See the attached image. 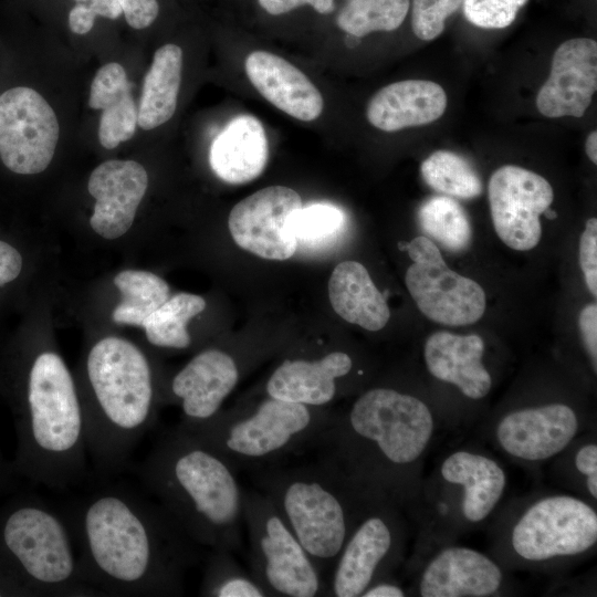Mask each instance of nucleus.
I'll list each match as a JSON object with an SVG mask.
<instances>
[{
	"label": "nucleus",
	"instance_id": "obj_45",
	"mask_svg": "<svg viewBox=\"0 0 597 597\" xmlns=\"http://www.w3.org/2000/svg\"><path fill=\"white\" fill-rule=\"evenodd\" d=\"M22 270V256L11 244L0 241V286L15 280Z\"/></svg>",
	"mask_w": 597,
	"mask_h": 597
},
{
	"label": "nucleus",
	"instance_id": "obj_47",
	"mask_svg": "<svg viewBox=\"0 0 597 597\" xmlns=\"http://www.w3.org/2000/svg\"><path fill=\"white\" fill-rule=\"evenodd\" d=\"M585 150L591 163L597 164V132L593 130L585 142Z\"/></svg>",
	"mask_w": 597,
	"mask_h": 597
},
{
	"label": "nucleus",
	"instance_id": "obj_12",
	"mask_svg": "<svg viewBox=\"0 0 597 597\" xmlns=\"http://www.w3.org/2000/svg\"><path fill=\"white\" fill-rule=\"evenodd\" d=\"M412 264L405 282L421 313L444 325H469L484 314V290L472 279L450 270L428 237H417L404 248Z\"/></svg>",
	"mask_w": 597,
	"mask_h": 597
},
{
	"label": "nucleus",
	"instance_id": "obj_6",
	"mask_svg": "<svg viewBox=\"0 0 597 597\" xmlns=\"http://www.w3.org/2000/svg\"><path fill=\"white\" fill-rule=\"evenodd\" d=\"M23 461L50 489L82 484L88 474L83 408L74 378L53 350L32 360L25 386Z\"/></svg>",
	"mask_w": 597,
	"mask_h": 597
},
{
	"label": "nucleus",
	"instance_id": "obj_44",
	"mask_svg": "<svg viewBox=\"0 0 597 597\" xmlns=\"http://www.w3.org/2000/svg\"><path fill=\"white\" fill-rule=\"evenodd\" d=\"M579 329L585 348L589 355L593 369L597 368V305L590 303L579 313Z\"/></svg>",
	"mask_w": 597,
	"mask_h": 597
},
{
	"label": "nucleus",
	"instance_id": "obj_5",
	"mask_svg": "<svg viewBox=\"0 0 597 597\" xmlns=\"http://www.w3.org/2000/svg\"><path fill=\"white\" fill-rule=\"evenodd\" d=\"M253 480L323 575L368 506L381 499L367 494L322 458L298 467L255 470Z\"/></svg>",
	"mask_w": 597,
	"mask_h": 597
},
{
	"label": "nucleus",
	"instance_id": "obj_17",
	"mask_svg": "<svg viewBox=\"0 0 597 597\" xmlns=\"http://www.w3.org/2000/svg\"><path fill=\"white\" fill-rule=\"evenodd\" d=\"M241 378L239 359L230 352L208 348L195 355L169 381L165 396L182 411V425L212 418Z\"/></svg>",
	"mask_w": 597,
	"mask_h": 597
},
{
	"label": "nucleus",
	"instance_id": "obj_11",
	"mask_svg": "<svg viewBox=\"0 0 597 597\" xmlns=\"http://www.w3.org/2000/svg\"><path fill=\"white\" fill-rule=\"evenodd\" d=\"M405 545L398 505L387 499L374 501L341 549L327 580V596L358 597L374 582L390 576Z\"/></svg>",
	"mask_w": 597,
	"mask_h": 597
},
{
	"label": "nucleus",
	"instance_id": "obj_35",
	"mask_svg": "<svg viewBox=\"0 0 597 597\" xmlns=\"http://www.w3.org/2000/svg\"><path fill=\"white\" fill-rule=\"evenodd\" d=\"M199 594L207 597H266L255 578L227 549H211Z\"/></svg>",
	"mask_w": 597,
	"mask_h": 597
},
{
	"label": "nucleus",
	"instance_id": "obj_48",
	"mask_svg": "<svg viewBox=\"0 0 597 597\" xmlns=\"http://www.w3.org/2000/svg\"><path fill=\"white\" fill-rule=\"evenodd\" d=\"M544 213L549 219H554L556 217V213L554 211L549 210V208L547 210H545Z\"/></svg>",
	"mask_w": 597,
	"mask_h": 597
},
{
	"label": "nucleus",
	"instance_id": "obj_33",
	"mask_svg": "<svg viewBox=\"0 0 597 597\" xmlns=\"http://www.w3.org/2000/svg\"><path fill=\"white\" fill-rule=\"evenodd\" d=\"M421 175L433 190L462 199L481 195L482 181L472 166L450 150H437L421 164Z\"/></svg>",
	"mask_w": 597,
	"mask_h": 597
},
{
	"label": "nucleus",
	"instance_id": "obj_31",
	"mask_svg": "<svg viewBox=\"0 0 597 597\" xmlns=\"http://www.w3.org/2000/svg\"><path fill=\"white\" fill-rule=\"evenodd\" d=\"M205 308V298L196 294L181 292L168 297L142 325L147 341L160 348H188L191 336L187 324Z\"/></svg>",
	"mask_w": 597,
	"mask_h": 597
},
{
	"label": "nucleus",
	"instance_id": "obj_26",
	"mask_svg": "<svg viewBox=\"0 0 597 597\" xmlns=\"http://www.w3.org/2000/svg\"><path fill=\"white\" fill-rule=\"evenodd\" d=\"M269 144L261 122L252 115L231 119L209 151L213 172L223 181L241 185L259 177L268 163Z\"/></svg>",
	"mask_w": 597,
	"mask_h": 597
},
{
	"label": "nucleus",
	"instance_id": "obj_38",
	"mask_svg": "<svg viewBox=\"0 0 597 597\" xmlns=\"http://www.w3.org/2000/svg\"><path fill=\"white\" fill-rule=\"evenodd\" d=\"M527 0H463L467 20L483 29H503L516 18Z\"/></svg>",
	"mask_w": 597,
	"mask_h": 597
},
{
	"label": "nucleus",
	"instance_id": "obj_16",
	"mask_svg": "<svg viewBox=\"0 0 597 597\" xmlns=\"http://www.w3.org/2000/svg\"><path fill=\"white\" fill-rule=\"evenodd\" d=\"M580 427L579 416L572 406L549 402L506 412L496 422L494 437L510 457L541 462L564 451Z\"/></svg>",
	"mask_w": 597,
	"mask_h": 597
},
{
	"label": "nucleus",
	"instance_id": "obj_7",
	"mask_svg": "<svg viewBox=\"0 0 597 597\" xmlns=\"http://www.w3.org/2000/svg\"><path fill=\"white\" fill-rule=\"evenodd\" d=\"M331 418L326 407L264 396L250 406L221 409L203 422L178 425L223 454L237 469L255 471L315 446Z\"/></svg>",
	"mask_w": 597,
	"mask_h": 597
},
{
	"label": "nucleus",
	"instance_id": "obj_32",
	"mask_svg": "<svg viewBox=\"0 0 597 597\" xmlns=\"http://www.w3.org/2000/svg\"><path fill=\"white\" fill-rule=\"evenodd\" d=\"M422 231L452 252L464 251L471 241V224L464 208L447 196L430 197L418 209Z\"/></svg>",
	"mask_w": 597,
	"mask_h": 597
},
{
	"label": "nucleus",
	"instance_id": "obj_9",
	"mask_svg": "<svg viewBox=\"0 0 597 597\" xmlns=\"http://www.w3.org/2000/svg\"><path fill=\"white\" fill-rule=\"evenodd\" d=\"M251 575L272 597L327 596V580L272 502L259 490L243 492Z\"/></svg>",
	"mask_w": 597,
	"mask_h": 597
},
{
	"label": "nucleus",
	"instance_id": "obj_42",
	"mask_svg": "<svg viewBox=\"0 0 597 597\" xmlns=\"http://www.w3.org/2000/svg\"><path fill=\"white\" fill-rule=\"evenodd\" d=\"M127 23L137 30L149 27L157 18V0H118Z\"/></svg>",
	"mask_w": 597,
	"mask_h": 597
},
{
	"label": "nucleus",
	"instance_id": "obj_13",
	"mask_svg": "<svg viewBox=\"0 0 597 597\" xmlns=\"http://www.w3.org/2000/svg\"><path fill=\"white\" fill-rule=\"evenodd\" d=\"M59 133L53 108L33 88L15 86L0 95V158L11 171L33 175L46 169Z\"/></svg>",
	"mask_w": 597,
	"mask_h": 597
},
{
	"label": "nucleus",
	"instance_id": "obj_3",
	"mask_svg": "<svg viewBox=\"0 0 597 597\" xmlns=\"http://www.w3.org/2000/svg\"><path fill=\"white\" fill-rule=\"evenodd\" d=\"M238 469L177 425L163 432L136 468L145 488L197 545L241 546L243 492Z\"/></svg>",
	"mask_w": 597,
	"mask_h": 597
},
{
	"label": "nucleus",
	"instance_id": "obj_37",
	"mask_svg": "<svg viewBox=\"0 0 597 597\" xmlns=\"http://www.w3.org/2000/svg\"><path fill=\"white\" fill-rule=\"evenodd\" d=\"M463 0H412L411 27L420 40L430 41L444 30L446 20L453 14Z\"/></svg>",
	"mask_w": 597,
	"mask_h": 597
},
{
	"label": "nucleus",
	"instance_id": "obj_30",
	"mask_svg": "<svg viewBox=\"0 0 597 597\" xmlns=\"http://www.w3.org/2000/svg\"><path fill=\"white\" fill-rule=\"evenodd\" d=\"M122 294L112 318L115 323L142 326L145 318L168 297L169 286L158 275L142 270H125L113 280Z\"/></svg>",
	"mask_w": 597,
	"mask_h": 597
},
{
	"label": "nucleus",
	"instance_id": "obj_2",
	"mask_svg": "<svg viewBox=\"0 0 597 597\" xmlns=\"http://www.w3.org/2000/svg\"><path fill=\"white\" fill-rule=\"evenodd\" d=\"M430 407L394 387H373L332 418L315 446L367 494L398 506L416 491L417 471L436 431Z\"/></svg>",
	"mask_w": 597,
	"mask_h": 597
},
{
	"label": "nucleus",
	"instance_id": "obj_29",
	"mask_svg": "<svg viewBox=\"0 0 597 597\" xmlns=\"http://www.w3.org/2000/svg\"><path fill=\"white\" fill-rule=\"evenodd\" d=\"M182 50L165 44L154 54L145 75L137 108V124L149 130L168 122L175 114L181 83Z\"/></svg>",
	"mask_w": 597,
	"mask_h": 597
},
{
	"label": "nucleus",
	"instance_id": "obj_8",
	"mask_svg": "<svg viewBox=\"0 0 597 597\" xmlns=\"http://www.w3.org/2000/svg\"><path fill=\"white\" fill-rule=\"evenodd\" d=\"M0 537L36 595L100 596L82 579L75 542L61 511L41 502L20 505L2 521Z\"/></svg>",
	"mask_w": 597,
	"mask_h": 597
},
{
	"label": "nucleus",
	"instance_id": "obj_10",
	"mask_svg": "<svg viewBox=\"0 0 597 597\" xmlns=\"http://www.w3.org/2000/svg\"><path fill=\"white\" fill-rule=\"evenodd\" d=\"M597 543V513L584 500L554 494L527 505L509 531L514 556L540 564L584 555Z\"/></svg>",
	"mask_w": 597,
	"mask_h": 597
},
{
	"label": "nucleus",
	"instance_id": "obj_41",
	"mask_svg": "<svg viewBox=\"0 0 597 597\" xmlns=\"http://www.w3.org/2000/svg\"><path fill=\"white\" fill-rule=\"evenodd\" d=\"M574 465L578 474L585 479V488L589 496L597 499V444L591 441L582 444L575 455Z\"/></svg>",
	"mask_w": 597,
	"mask_h": 597
},
{
	"label": "nucleus",
	"instance_id": "obj_43",
	"mask_svg": "<svg viewBox=\"0 0 597 597\" xmlns=\"http://www.w3.org/2000/svg\"><path fill=\"white\" fill-rule=\"evenodd\" d=\"M258 2L272 15L285 14L303 6H310L321 14H329L335 10V0H258Z\"/></svg>",
	"mask_w": 597,
	"mask_h": 597
},
{
	"label": "nucleus",
	"instance_id": "obj_4",
	"mask_svg": "<svg viewBox=\"0 0 597 597\" xmlns=\"http://www.w3.org/2000/svg\"><path fill=\"white\" fill-rule=\"evenodd\" d=\"M80 395L88 458L102 480L118 474L153 428L157 394L151 365L128 339L107 336L88 350Z\"/></svg>",
	"mask_w": 597,
	"mask_h": 597
},
{
	"label": "nucleus",
	"instance_id": "obj_14",
	"mask_svg": "<svg viewBox=\"0 0 597 597\" xmlns=\"http://www.w3.org/2000/svg\"><path fill=\"white\" fill-rule=\"evenodd\" d=\"M488 192L494 230L502 242L517 251L535 248L542 235L540 216L554 199L551 184L534 171L505 165L491 176Z\"/></svg>",
	"mask_w": 597,
	"mask_h": 597
},
{
	"label": "nucleus",
	"instance_id": "obj_1",
	"mask_svg": "<svg viewBox=\"0 0 597 597\" xmlns=\"http://www.w3.org/2000/svg\"><path fill=\"white\" fill-rule=\"evenodd\" d=\"M82 579L103 596H180L193 541L159 504L105 483L60 510Z\"/></svg>",
	"mask_w": 597,
	"mask_h": 597
},
{
	"label": "nucleus",
	"instance_id": "obj_24",
	"mask_svg": "<svg viewBox=\"0 0 597 597\" xmlns=\"http://www.w3.org/2000/svg\"><path fill=\"white\" fill-rule=\"evenodd\" d=\"M441 479L461 489L460 512L465 522L485 521L500 503L506 474L493 458L460 449L447 455L439 468Z\"/></svg>",
	"mask_w": 597,
	"mask_h": 597
},
{
	"label": "nucleus",
	"instance_id": "obj_15",
	"mask_svg": "<svg viewBox=\"0 0 597 597\" xmlns=\"http://www.w3.org/2000/svg\"><path fill=\"white\" fill-rule=\"evenodd\" d=\"M300 195L284 186H270L239 201L230 211L228 227L242 249L268 260H286L297 248L289 230L291 216L301 209Z\"/></svg>",
	"mask_w": 597,
	"mask_h": 597
},
{
	"label": "nucleus",
	"instance_id": "obj_19",
	"mask_svg": "<svg viewBox=\"0 0 597 597\" xmlns=\"http://www.w3.org/2000/svg\"><path fill=\"white\" fill-rule=\"evenodd\" d=\"M147 186V172L137 161L112 159L98 165L87 185L96 200L90 219L92 229L107 240L125 234L134 222Z\"/></svg>",
	"mask_w": 597,
	"mask_h": 597
},
{
	"label": "nucleus",
	"instance_id": "obj_27",
	"mask_svg": "<svg viewBox=\"0 0 597 597\" xmlns=\"http://www.w3.org/2000/svg\"><path fill=\"white\" fill-rule=\"evenodd\" d=\"M328 296L342 318L367 331H380L389 321L386 298L359 262L344 261L336 265L328 281Z\"/></svg>",
	"mask_w": 597,
	"mask_h": 597
},
{
	"label": "nucleus",
	"instance_id": "obj_49",
	"mask_svg": "<svg viewBox=\"0 0 597 597\" xmlns=\"http://www.w3.org/2000/svg\"><path fill=\"white\" fill-rule=\"evenodd\" d=\"M2 595V590L0 589V596Z\"/></svg>",
	"mask_w": 597,
	"mask_h": 597
},
{
	"label": "nucleus",
	"instance_id": "obj_20",
	"mask_svg": "<svg viewBox=\"0 0 597 597\" xmlns=\"http://www.w3.org/2000/svg\"><path fill=\"white\" fill-rule=\"evenodd\" d=\"M504 585L501 567L488 555L464 546L438 551L420 572L417 594L422 597H488Z\"/></svg>",
	"mask_w": 597,
	"mask_h": 597
},
{
	"label": "nucleus",
	"instance_id": "obj_23",
	"mask_svg": "<svg viewBox=\"0 0 597 597\" xmlns=\"http://www.w3.org/2000/svg\"><path fill=\"white\" fill-rule=\"evenodd\" d=\"M484 348L479 335L442 331L427 338L423 358L434 378L455 386L469 399L480 400L492 387V377L482 363Z\"/></svg>",
	"mask_w": 597,
	"mask_h": 597
},
{
	"label": "nucleus",
	"instance_id": "obj_18",
	"mask_svg": "<svg viewBox=\"0 0 597 597\" xmlns=\"http://www.w3.org/2000/svg\"><path fill=\"white\" fill-rule=\"evenodd\" d=\"M596 90V41L588 38L569 39L553 55L549 76L536 96V107L549 118L582 117Z\"/></svg>",
	"mask_w": 597,
	"mask_h": 597
},
{
	"label": "nucleus",
	"instance_id": "obj_22",
	"mask_svg": "<svg viewBox=\"0 0 597 597\" xmlns=\"http://www.w3.org/2000/svg\"><path fill=\"white\" fill-rule=\"evenodd\" d=\"M244 70L255 90L280 111L303 122H312L322 114V94L285 59L266 51H253L245 59Z\"/></svg>",
	"mask_w": 597,
	"mask_h": 597
},
{
	"label": "nucleus",
	"instance_id": "obj_25",
	"mask_svg": "<svg viewBox=\"0 0 597 597\" xmlns=\"http://www.w3.org/2000/svg\"><path fill=\"white\" fill-rule=\"evenodd\" d=\"M447 103V94L438 83L406 80L380 88L370 98L366 116L376 128L391 133L437 121Z\"/></svg>",
	"mask_w": 597,
	"mask_h": 597
},
{
	"label": "nucleus",
	"instance_id": "obj_40",
	"mask_svg": "<svg viewBox=\"0 0 597 597\" xmlns=\"http://www.w3.org/2000/svg\"><path fill=\"white\" fill-rule=\"evenodd\" d=\"M579 264L585 283L593 296L597 295V220H587L579 241Z\"/></svg>",
	"mask_w": 597,
	"mask_h": 597
},
{
	"label": "nucleus",
	"instance_id": "obj_28",
	"mask_svg": "<svg viewBox=\"0 0 597 597\" xmlns=\"http://www.w3.org/2000/svg\"><path fill=\"white\" fill-rule=\"evenodd\" d=\"M88 105L101 109L98 139L113 149L130 139L137 126V106L124 67L118 63L103 65L91 85Z\"/></svg>",
	"mask_w": 597,
	"mask_h": 597
},
{
	"label": "nucleus",
	"instance_id": "obj_21",
	"mask_svg": "<svg viewBox=\"0 0 597 597\" xmlns=\"http://www.w3.org/2000/svg\"><path fill=\"white\" fill-rule=\"evenodd\" d=\"M355 369L344 350H329L315 358H286L270 375L265 396L313 407H326L339 395V383Z\"/></svg>",
	"mask_w": 597,
	"mask_h": 597
},
{
	"label": "nucleus",
	"instance_id": "obj_36",
	"mask_svg": "<svg viewBox=\"0 0 597 597\" xmlns=\"http://www.w3.org/2000/svg\"><path fill=\"white\" fill-rule=\"evenodd\" d=\"M346 224L342 209L331 203H313L296 210L290 218L289 230L297 244L316 245L333 241Z\"/></svg>",
	"mask_w": 597,
	"mask_h": 597
},
{
	"label": "nucleus",
	"instance_id": "obj_34",
	"mask_svg": "<svg viewBox=\"0 0 597 597\" xmlns=\"http://www.w3.org/2000/svg\"><path fill=\"white\" fill-rule=\"evenodd\" d=\"M410 8L409 0H346L336 23L346 33L362 38L398 29Z\"/></svg>",
	"mask_w": 597,
	"mask_h": 597
},
{
	"label": "nucleus",
	"instance_id": "obj_46",
	"mask_svg": "<svg viewBox=\"0 0 597 597\" xmlns=\"http://www.w3.org/2000/svg\"><path fill=\"white\" fill-rule=\"evenodd\" d=\"M406 595V590L388 576L370 584L360 597H404Z\"/></svg>",
	"mask_w": 597,
	"mask_h": 597
},
{
	"label": "nucleus",
	"instance_id": "obj_39",
	"mask_svg": "<svg viewBox=\"0 0 597 597\" xmlns=\"http://www.w3.org/2000/svg\"><path fill=\"white\" fill-rule=\"evenodd\" d=\"M69 13V27L76 34H86L94 25L97 15L117 19L122 13L118 0H75Z\"/></svg>",
	"mask_w": 597,
	"mask_h": 597
}]
</instances>
